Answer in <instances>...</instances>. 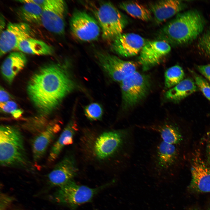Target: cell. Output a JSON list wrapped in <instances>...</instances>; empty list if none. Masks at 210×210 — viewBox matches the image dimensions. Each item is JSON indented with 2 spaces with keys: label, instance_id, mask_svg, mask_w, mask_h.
<instances>
[{
  "label": "cell",
  "instance_id": "obj_1",
  "mask_svg": "<svg viewBox=\"0 0 210 210\" xmlns=\"http://www.w3.org/2000/svg\"><path fill=\"white\" fill-rule=\"evenodd\" d=\"M68 72L64 63L51 62L40 68L30 78L28 94L42 115L50 113L75 88Z\"/></svg>",
  "mask_w": 210,
  "mask_h": 210
},
{
  "label": "cell",
  "instance_id": "obj_2",
  "mask_svg": "<svg viewBox=\"0 0 210 210\" xmlns=\"http://www.w3.org/2000/svg\"><path fill=\"white\" fill-rule=\"evenodd\" d=\"M134 126L103 133L97 138L94 151L99 159L115 158L120 170L130 166L135 146Z\"/></svg>",
  "mask_w": 210,
  "mask_h": 210
},
{
  "label": "cell",
  "instance_id": "obj_3",
  "mask_svg": "<svg viewBox=\"0 0 210 210\" xmlns=\"http://www.w3.org/2000/svg\"><path fill=\"white\" fill-rule=\"evenodd\" d=\"M205 21L200 13L190 10L178 14L163 27L159 37L169 44L181 45L195 39L202 32Z\"/></svg>",
  "mask_w": 210,
  "mask_h": 210
},
{
  "label": "cell",
  "instance_id": "obj_4",
  "mask_svg": "<svg viewBox=\"0 0 210 210\" xmlns=\"http://www.w3.org/2000/svg\"><path fill=\"white\" fill-rule=\"evenodd\" d=\"M178 158L177 146L167 144L158 137L150 149L146 165L148 175L157 182L166 183L172 175Z\"/></svg>",
  "mask_w": 210,
  "mask_h": 210
},
{
  "label": "cell",
  "instance_id": "obj_5",
  "mask_svg": "<svg viewBox=\"0 0 210 210\" xmlns=\"http://www.w3.org/2000/svg\"><path fill=\"white\" fill-rule=\"evenodd\" d=\"M0 163L4 167L22 169L28 168L29 165L23 136L16 127L0 126Z\"/></svg>",
  "mask_w": 210,
  "mask_h": 210
},
{
  "label": "cell",
  "instance_id": "obj_6",
  "mask_svg": "<svg viewBox=\"0 0 210 210\" xmlns=\"http://www.w3.org/2000/svg\"><path fill=\"white\" fill-rule=\"evenodd\" d=\"M113 180L99 187L92 188L77 184L73 181L60 187L56 199L60 203L75 209L79 205L89 202L99 192L115 183Z\"/></svg>",
  "mask_w": 210,
  "mask_h": 210
},
{
  "label": "cell",
  "instance_id": "obj_7",
  "mask_svg": "<svg viewBox=\"0 0 210 210\" xmlns=\"http://www.w3.org/2000/svg\"><path fill=\"white\" fill-rule=\"evenodd\" d=\"M103 38L113 40L122 32L127 23L126 17L111 3L105 2L96 12Z\"/></svg>",
  "mask_w": 210,
  "mask_h": 210
},
{
  "label": "cell",
  "instance_id": "obj_8",
  "mask_svg": "<svg viewBox=\"0 0 210 210\" xmlns=\"http://www.w3.org/2000/svg\"><path fill=\"white\" fill-rule=\"evenodd\" d=\"M151 86L149 77L136 71L120 82L123 107L129 109L147 95Z\"/></svg>",
  "mask_w": 210,
  "mask_h": 210
},
{
  "label": "cell",
  "instance_id": "obj_9",
  "mask_svg": "<svg viewBox=\"0 0 210 210\" xmlns=\"http://www.w3.org/2000/svg\"><path fill=\"white\" fill-rule=\"evenodd\" d=\"M42 8L41 24L51 33L63 35L67 9L65 2L62 0H46Z\"/></svg>",
  "mask_w": 210,
  "mask_h": 210
},
{
  "label": "cell",
  "instance_id": "obj_10",
  "mask_svg": "<svg viewBox=\"0 0 210 210\" xmlns=\"http://www.w3.org/2000/svg\"><path fill=\"white\" fill-rule=\"evenodd\" d=\"M96 57L100 65L113 80L120 82L136 71L137 65L107 53L98 52Z\"/></svg>",
  "mask_w": 210,
  "mask_h": 210
},
{
  "label": "cell",
  "instance_id": "obj_11",
  "mask_svg": "<svg viewBox=\"0 0 210 210\" xmlns=\"http://www.w3.org/2000/svg\"><path fill=\"white\" fill-rule=\"evenodd\" d=\"M99 26L94 19L83 11L74 12L70 21L71 32L77 38L83 41L97 39L100 33Z\"/></svg>",
  "mask_w": 210,
  "mask_h": 210
},
{
  "label": "cell",
  "instance_id": "obj_12",
  "mask_svg": "<svg viewBox=\"0 0 210 210\" xmlns=\"http://www.w3.org/2000/svg\"><path fill=\"white\" fill-rule=\"evenodd\" d=\"M29 24L23 22H9L0 33V56L17 48L22 41L31 38L33 33Z\"/></svg>",
  "mask_w": 210,
  "mask_h": 210
},
{
  "label": "cell",
  "instance_id": "obj_13",
  "mask_svg": "<svg viewBox=\"0 0 210 210\" xmlns=\"http://www.w3.org/2000/svg\"><path fill=\"white\" fill-rule=\"evenodd\" d=\"M171 50L169 44L162 40L147 41L140 52L139 61L143 70L158 64Z\"/></svg>",
  "mask_w": 210,
  "mask_h": 210
},
{
  "label": "cell",
  "instance_id": "obj_14",
  "mask_svg": "<svg viewBox=\"0 0 210 210\" xmlns=\"http://www.w3.org/2000/svg\"><path fill=\"white\" fill-rule=\"evenodd\" d=\"M147 42L144 38L136 34H121L113 40L111 49L118 55L130 57L140 52Z\"/></svg>",
  "mask_w": 210,
  "mask_h": 210
},
{
  "label": "cell",
  "instance_id": "obj_15",
  "mask_svg": "<svg viewBox=\"0 0 210 210\" xmlns=\"http://www.w3.org/2000/svg\"><path fill=\"white\" fill-rule=\"evenodd\" d=\"M77 171L74 159L67 156L55 165L48 174V180L52 185L61 187L73 181Z\"/></svg>",
  "mask_w": 210,
  "mask_h": 210
},
{
  "label": "cell",
  "instance_id": "obj_16",
  "mask_svg": "<svg viewBox=\"0 0 210 210\" xmlns=\"http://www.w3.org/2000/svg\"><path fill=\"white\" fill-rule=\"evenodd\" d=\"M191 190L198 192H210V167L200 158L194 159L191 167Z\"/></svg>",
  "mask_w": 210,
  "mask_h": 210
},
{
  "label": "cell",
  "instance_id": "obj_17",
  "mask_svg": "<svg viewBox=\"0 0 210 210\" xmlns=\"http://www.w3.org/2000/svg\"><path fill=\"white\" fill-rule=\"evenodd\" d=\"M60 130L58 124L52 122L42 129L34 138L32 149L35 162H38L44 156L49 145Z\"/></svg>",
  "mask_w": 210,
  "mask_h": 210
},
{
  "label": "cell",
  "instance_id": "obj_18",
  "mask_svg": "<svg viewBox=\"0 0 210 210\" xmlns=\"http://www.w3.org/2000/svg\"><path fill=\"white\" fill-rule=\"evenodd\" d=\"M149 6L156 22L159 24L178 13L183 9V4L180 0H161L152 3Z\"/></svg>",
  "mask_w": 210,
  "mask_h": 210
},
{
  "label": "cell",
  "instance_id": "obj_19",
  "mask_svg": "<svg viewBox=\"0 0 210 210\" xmlns=\"http://www.w3.org/2000/svg\"><path fill=\"white\" fill-rule=\"evenodd\" d=\"M27 62L24 53L21 51L11 52L6 57L1 66L3 77L11 83L18 73L25 66Z\"/></svg>",
  "mask_w": 210,
  "mask_h": 210
},
{
  "label": "cell",
  "instance_id": "obj_20",
  "mask_svg": "<svg viewBox=\"0 0 210 210\" xmlns=\"http://www.w3.org/2000/svg\"><path fill=\"white\" fill-rule=\"evenodd\" d=\"M77 129V125L74 120L71 121L68 123L52 146L48 158L49 162L54 161L65 146L72 143L73 138Z\"/></svg>",
  "mask_w": 210,
  "mask_h": 210
},
{
  "label": "cell",
  "instance_id": "obj_21",
  "mask_svg": "<svg viewBox=\"0 0 210 210\" xmlns=\"http://www.w3.org/2000/svg\"><path fill=\"white\" fill-rule=\"evenodd\" d=\"M23 4L17 11L19 18L27 23L41 24L42 8L30 0H18Z\"/></svg>",
  "mask_w": 210,
  "mask_h": 210
},
{
  "label": "cell",
  "instance_id": "obj_22",
  "mask_svg": "<svg viewBox=\"0 0 210 210\" xmlns=\"http://www.w3.org/2000/svg\"><path fill=\"white\" fill-rule=\"evenodd\" d=\"M198 89L194 81L188 78L169 89L166 92L165 96L167 99L177 102L195 92Z\"/></svg>",
  "mask_w": 210,
  "mask_h": 210
},
{
  "label": "cell",
  "instance_id": "obj_23",
  "mask_svg": "<svg viewBox=\"0 0 210 210\" xmlns=\"http://www.w3.org/2000/svg\"><path fill=\"white\" fill-rule=\"evenodd\" d=\"M17 49L24 53L36 55H50L54 52L53 48L40 40L29 38L22 41Z\"/></svg>",
  "mask_w": 210,
  "mask_h": 210
},
{
  "label": "cell",
  "instance_id": "obj_24",
  "mask_svg": "<svg viewBox=\"0 0 210 210\" xmlns=\"http://www.w3.org/2000/svg\"><path fill=\"white\" fill-rule=\"evenodd\" d=\"M122 9L134 18L148 21L152 18V13L149 8L139 2L134 1H126L120 4Z\"/></svg>",
  "mask_w": 210,
  "mask_h": 210
},
{
  "label": "cell",
  "instance_id": "obj_25",
  "mask_svg": "<svg viewBox=\"0 0 210 210\" xmlns=\"http://www.w3.org/2000/svg\"><path fill=\"white\" fill-rule=\"evenodd\" d=\"M185 73L183 68L175 65L168 69L164 74L165 87L170 89L177 85L184 79Z\"/></svg>",
  "mask_w": 210,
  "mask_h": 210
},
{
  "label": "cell",
  "instance_id": "obj_26",
  "mask_svg": "<svg viewBox=\"0 0 210 210\" xmlns=\"http://www.w3.org/2000/svg\"><path fill=\"white\" fill-rule=\"evenodd\" d=\"M197 46L201 53L210 60V26L199 37Z\"/></svg>",
  "mask_w": 210,
  "mask_h": 210
},
{
  "label": "cell",
  "instance_id": "obj_27",
  "mask_svg": "<svg viewBox=\"0 0 210 210\" xmlns=\"http://www.w3.org/2000/svg\"><path fill=\"white\" fill-rule=\"evenodd\" d=\"M197 86L206 98L210 101V84L202 76L192 70H189Z\"/></svg>",
  "mask_w": 210,
  "mask_h": 210
},
{
  "label": "cell",
  "instance_id": "obj_28",
  "mask_svg": "<svg viewBox=\"0 0 210 210\" xmlns=\"http://www.w3.org/2000/svg\"><path fill=\"white\" fill-rule=\"evenodd\" d=\"M84 112L86 117L89 120H96L102 118L103 110L100 104L97 103H93L85 107Z\"/></svg>",
  "mask_w": 210,
  "mask_h": 210
},
{
  "label": "cell",
  "instance_id": "obj_29",
  "mask_svg": "<svg viewBox=\"0 0 210 210\" xmlns=\"http://www.w3.org/2000/svg\"><path fill=\"white\" fill-rule=\"evenodd\" d=\"M0 107L3 112L10 113L17 109L16 103L11 101L4 103H0Z\"/></svg>",
  "mask_w": 210,
  "mask_h": 210
},
{
  "label": "cell",
  "instance_id": "obj_30",
  "mask_svg": "<svg viewBox=\"0 0 210 210\" xmlns=\"http://www.w3.org/2000/svg\"><path fill=\"white\" fill-rule=\"evenodd\" d=\"M198 71L210 82V64L197 65Z\"/></svg>",
  "mask_w": 210,
  "mask_h": 210
},
{
  "label": "cell",
  "instance_id": "obj_31",
  "mask_svg": "<svg viewBox=\"0 0 210 210\" xmlns=\"http://www.w3.org/2000/svg\"><path fill=\"white\" fill-rule=\"evenodd\" d=\"M10 97L9 94L3 88L1 87L0 90V103H4L9 101Z\"/></svg>",
  "mask_w": 210,
  "mask_h": 210
},
{
  "label": "cell",
  "instance_id": "obj_32",
  "mask_svg": "<svg viewBox=\"0 0 210 210\" xmlns=\"http://www.w3.org/2000/svg\"><path fill=\"white\" fill-rule=\"evenodd\" d=\"M5 21L4 16L1 14L0 15V33L4 30L5 26Z\"/></svg>",
  "mask_w": 210,
  "mask_h": 210
},
{
  "label": "cell",
  "instance_id": "obj_33",
  "mask_svg": "<svg viewBox=\"0 0 210 210\" xmlns=\"http://www.w3.org/2000/svg\"><path fill=\"white\" fill-rule=\"evenodd\" d=\"M22 112L21 110L17 109L11 114L12 116L15 118H18L21 116Z\"/></svg>",
  "mask_w": 210,
  "mask_h": 210
},
{
  "label": "cell",
  "instance_id": "obj_34",
  "mask_svg": "<svg viewBox=\"0 0 210 210\" xmlns=\"http://www.w3.org/2000/svg\"><path fill=\"white\" fill-rule=\"evenodd\" d=\"M208 158L210 163V136L209 138L208 144L207 147Z\"/></svg>",
  "mask_w": 210,
  "mask_h": 210
},
{
  "label": "cell",
  "instance_id": "obj_35",
  "mask_svg": "<svg viewBox=\"0 0 210 210\" xmlns=\"http://www.w3.org/2000/svg\"><path fill=\"white\" fill-rule=\"evenodd\" d=\"M209 210H210V208H209Z\"/></svg>",
  "mask_w": 210,
  "mask_h": 210
},
{
  "label": "cell",
  "instance_id": "obj_36",
  "mask_svg": "<svg viewBox=\"0 0 210 210\" xmlns=\"http://www.w3.org/2000/svg\"><path fill=\"white\" fill-rule=\"evenodd\" d=\"M195 210V209H194V210Z\"/></svg>",
  "mask_w": 210,
  "mask_h": 210
}]
</instances>
